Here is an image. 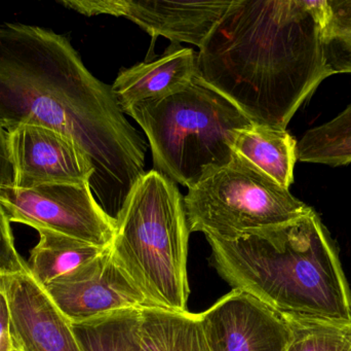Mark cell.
I'll list each match as a JSON object with an SVG mask.
<instances>
[{"label": "cell", "instance_id": "obj_2", "mask_svg": "<svg viewBox=\"0 0 351 351\" xmlns=\"http://www.w3.org/2000/svg\"><path fill=\"white\" fill-rule=\"evenodd\" d=\"M327 0H233L200 47L196 74L254 124L287 130L331 76Z\"/></svg>", "mask_w": 351, "mask_h": 351}, {"label": "cell", "instance_id": "obj_8", "mask_svg": "<svg viewBox=\"0 0 351 351\" xmlns=\"http://www.w3.org/2000/svg\"><path fill=\"white\" fill-rule=\"evenodd\" d=\"M43 290L70 324L84 323L117 311L152 307L113 259L109 247Z\"/></svg>", "mask_w": 351, "mask_h": 351}, {"label": "cell", "instance_id": "obj_10", "mask_svg": "<svg viewBox=\"0 0 351 351\" xmlns=\"http://www.w3.org/2000/svg\"><path fill=\"white\" fill-rule=\"evenodd\" d=\"M210 351H287L290 324L243 291L232 288L200 313Z\"/></svg>", "mask_w": 351, "mask_h": 351}, {"label": "cell", "instance_id": "obj_13", "mask_svg": "<svg viewBox=\"0 0 351 351\" xmlns=\"http://www.w3.org/2000/svg\"><path fill=\"white\" fill-rule=\"evenodd\" d=\"M197 53L171 43L156 60L142 62L119 72L111 86L121 111L142 101L162 98L183 90L196 74Z\"/></svg>", "mask_w": 351, "mask_h": 351}, {"label": "cell", "instance_id": "obj_22", "mask_svg": "<svg viewBox=\"0 0 351 351\" xmlns=\"http://www.w3.org/2000/svg\"><path fill=\"white\" fill-rule=\"evenodd\" d=\"M14 170L8 150V133L0 126V188L14 187Z\"/></svg>", "mask_w": 351, "mask_h": 351}, {"label": "cell", "instance_id": "obj_9", "mask_svg": "<svg viewBox=\"0 0 351 351\" xmlns=\"http://www.w3.org/2000/svg\"><path fill=\"white\" fill-rule=\"evenodd\" d=\"M233 0L169 1V0H63L65 8L86 16H123L152 36L171 43H187L202 47L206 37Z\"/></svg>", "mask_w": 351, "mask_h": 351}, {"label": "cell", "instance_id": "obj_16", "mask_svg": "<svg viewBox=\"0 0 351 351\" xmlns=\"http://www.w3.org/2000/svg\"><path fill=\"white\" fill-rule=\"evenodd\" d=\"M37 232L40 239L31 249L27 265L35 282L43 288L72 273L107 249L53 231L41 229Z\"/></svg>", "mask_w": 351, "mask_h": 351}, {"label": "cell", "instance_id": "obj_15", "mask_svg": "<svg viewBox=\"0 0 351 351\" xmlns=\"http://www.w3.org/2000/svg\"><path fill=\"white\" fill-rule=\"evenodd\" d=\"M297 144L287 130L253 123L237 134L234 154L289 190L294 183V168L298 161Z\"/></svg>", "mask_w": 351, "mask_h": 351}, {"label": "cell", "instance_id": "obj_18", "mask_svg": "<svg viewBox=\"0 0 351 351\" xmlns=\"http://www.w3.org/2000/svg\"><path fill=\"white\" fill-rule=\"evenodd\" d=\"M139 310H123L84 323L71 324L82 351H128L130 331Z\"/></svg>", "mask_w": 351, "mask_h": 351}, {"label": "cell", "instance_id": "obj_3", "mask_svg": "<svg viewBox=\"0 0 351 351\" xmlns=\"http://www.w3.org/2000/svg\"><path fill=\"white\" fill-rule=\"evenodd\" d=\"M212 265L232 288L286 319L350 323L351 291L319 214L233 241L206 237Z\"/></svg>", "mask_w": 351, "mask_h": 351}, {"label": "cell", "instance_id": "obj_4", "mask_svg": "<svg viewBox=\"0 0 351 351\" xmlns=\"http://www.w3.org/2000/svg\"><path fill=\"white\" fill-rule=\"evenodd\" d=\"M189 235L177 183L154 169L130 193L109 249L152 307L186 313Z\"/></svg>", "mask_w": 351, "mask_h": 351}, {"label": "cell", "instance_id": "obj_7", "mask_svg": "<svg viewBox=\"0 0 351 351\" xmlns=\"http://www.w3.org/2000/svg\"><path fill=\"white\" fill-rule=\"evenodd\" d=\"M0 206L10 223L53 231L102 249H108L114 236L115 222L99 205L88 183L2 187Z\"/></svg>", "mask_w": 351, "mask_h": 351}, {"label": "cell", "instance_id": "obj_1", "mask_svg": "<svg viewBox=\"0 0 351 351\" xmlns=\"http://www.w3.org/2000/svg\"><path fill=\"white\" fill-rule=\"evenodd\" d=\"M39 125L71 138L92 164L90 191L117 220L145 174L147 144L111 86L95 78L63 35L20 23L0 25V126Z\"/></svg>", "mask_w": 351, "mask_h": 351}, {"label": "cell", "instance_id": "obj_19", "mask_svg": "<svg viewBox=\"0 0 351 351\" xmlns=\"http://www.w3.org/2000/svg\"><path fill=\"white\" fill-rule=\"evenodd\" d=\"M286 319L293 332L287 351H351V321Z\"/></svg>", "mask_w": 351, "mask_h": 351}, {"label": "cell", "instance_id": "obj_17", "mask_svg": "<svg viewBox=\"0 0 351 351\" xmlns=\"http://www.w3.org/2000/svg\"><path fill=\"white\" fill-rule=\"evenodd\" d=\"M297 160L331 167L351 163V103L332 121L307 130L297 144Z\"/></svg>", "mask_w": 351, "mask_h": 351}, {"label": "cell", "instance_id": "obj_21", "mask_svg": "<svg viewBox=\"0 0 351 351\" xmlns=\"http://www.w3.org/2000/svg\"><path fill=\"white\" fill-rule=\"evenodd\" d=\"M28 270L27 262L21 258L14 245L10 222L0 206V275Z\"/></svg>", "mask_w": 351, "mask_h": 351}, {"label": "cell", "instance_id": "obj_12", "mask_svg": "<svg viewBox=\"0 0 351 351\" xmlns=\"http://www.w3.org/2000/svg\"><path fill=\"white\" fill-rule=\"evenodd\" d=\"M8 301L10 334L20 351H82L71 324L53 304L29 269L0 275Z\"/></svg>", "mask_w": 351, "mask_h": 351}, {"label": "cell", "instance_id": "obj_14", "mask_svg": "<svg viewBox=\"0 0 351 351\" xmlns=\"http://www.w3.org/2000/svg\"><path fill=\"white\" fill-rule=\"evenodd\" d=\"M128 351H210L200 315L144 308L130 331Z\"/></svg>", "mask_w": 351, "mask_h": 351}, {"label": "cell", "instance_id": "obj_24", "mask_svg": "<svg viewBox=\"0 0 351 351\" xmlns=\"http://www.w3.org/2000/svg\"><path fill=\"white\" fill-rule=\"evenodd\" d=\"M12 351H20V350H16V348H14V350Z\"/></svg>", "mask_w": 351, "mask_h": 351}, {"label": "cell", "instance_id": "obj_23", "mask_svg": "<svg viewBox=\"0 0 351 351\" xmlns=\"http://www.w3.org/2000/svg\"><path fill=\"white\" fill-rule=\"evenodd\" d=\"M10 334V315L8 301L0 290V351L14 350Z\"/></svg>", "mask_w": 351, "mask_h": 351}, {"label": "cell", "instance_id": "obj_20", "mask_svg": "<svg viewBox=\"0 0 351 351\" xmlns=\"http://www.w3.org/2000/svg\"><path fill=\"white\" fill-rule=\"evenodd\" d=\"M325 52L333 74L351 73V0H327Z\"/></svg>", "mask_w": 351, "mask_h": 351}, {"label": "cell", "instance_id": "obj_11", "mask_svg": "<svg viewBox=\"0 0 351 351\" xmlns=\"http://www.w3.org/2000/svg\"><path fill=\"white\" fill-rule=\"evenodd\" d=\"M6 133L16 189L90 183L94 173L92 164L68 136L31 124Z\"/></svg>", "mask_w": 351, "mask_h": 351}, {"label": "cell", "instance_id": "obj_6", "mask_svg": "<svg viewBox=\"0 0 351 351\" xmlns=\"http://www.w3.org/2000/svg\"><path fill=\"white\" fill-rule=\"evenodd\" d=\"M184 197L190 233L233 241L309 214L313 207L243 157L212 171Z\"/></svg>", "mask_w": 351, "mask_h": 351}, {"label": "cell", "instance_id": "obj_5", "mask_svg": "<svg viewBox=\"0 0 351 351\" xmlns=\"http://www.w3.org/2000/svg\"><path fill=\"white\" fill-rule=\"evenodd\" d=\"M149 140L154 170L188 189L234 158V141L252 122L197 74L183 90L125 111Z\"/></svg>", "mask_w": 351, "mask_h": 351}]
</instances>
